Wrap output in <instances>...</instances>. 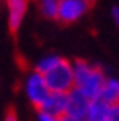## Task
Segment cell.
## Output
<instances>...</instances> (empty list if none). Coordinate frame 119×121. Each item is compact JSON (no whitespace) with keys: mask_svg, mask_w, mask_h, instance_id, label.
<instances>
[{"mask_svg":"<svg viewBox=\"0 0 119 121\" xmlns=\"http://www.w3.org/2000/svg\"><path fill=\"white\" fill-rule=\"evenodd\" d=\"M71 64L75 75V88L79 89L84 96H87L90 100L100 99L102 89L108 78L105 70L86 59L71 60Z\"/></svg>","mask_w":119,"mask_h":121,"instance_id":"1","label":"cell"},{"mask_svg":"<svg viewBox=\"0 0 119 121\" xmlns=\"http://www.w3.org/2000/svg\"><path fill=\"white\" fill-rule=\"evenodd\" d=\"M110 14H111V19H113V22L119 27V6H113L111 8V11H110Z\"/></svg>","mask_w":119,"mask_h":121,"instance_id":"15","label":"cell"},{"mask_svg":"<svg viewBox=\"0 0 119 121\" xmlns=\"http://www.w3.org/2000/svg\"><path fill=\"white\" fill-rule=\"evenodd\" d=\"M3 121H19L18 118V113H16V110L14 108H8L5 113V118H3Z\"/></svg>","mask_w":119,"mask_h":121,"instance_id":"14","label":"cell"},{"mask_svg":"<svg viewBox=\"0 0 119 121\" xmlns=\"http://www.w3.org/2000/svg\"><path fill=\"white\" fill-rule=\"evenodd\" d=\"M59 121H84V120H78V118H73V116H68V115H64L60 116Z\"/></svg>","mask_w":119,"mask_h":121,"instance_id":"16","label":"cell"},{"mask_svg":"<svg viewBox=\"0 0 119 121\" xmlns=\"http://www.w3.org/2000/svg\"><path fill=\"white\" fill-rule=\"evenodd\" d=\"M8 13V29L11 34H16L24 22V18L29 11L30 0H5Z\"/></svg>","mask_w":119,"mask_h":121,"instance_id":"6","label":"cell"},{"mask_svg":"<svg viewBox=\"0 0 119 121\" xmlns=\"http://www.w3.org/2000/svg\"><path fill=\"white\" fill-rule=\"evenodd\" d=\"M45 80L51 92H65V94L70 92L75 88V75H73L71 60L64 57L51 72L45 75Z\"/></svg>","mask_w":119,"mask_h":121,"instance_id":"3","label":"cell"},{"mask_svg":"<svg viewBox=\"0 0 119 121\" xmlns=\"http://www.w3.org/2000/svg\"><path fill=\"white\" fill-rule=\"evenodd\" d=\"M37 121H59V118L51 115V113H48V112L37 110Z\"/></svg>","mask_w":119,"mask_h":121,"instance_id":"13","label":"cell"},{"mask_svg":"<svg viewBox=\"0 0 119 121\" xmlns=\"http://www.w3.org/2000/svg\"><path fill=\"white\" fill-rule=\"evenodd\" d=\"M38 10L43 18L57 19L59 13V0H38Z\"/></svg>","mask_w":119,"mask_h":121,"instance_id":"11","label":"cell"},{"mask_svg":"<svg viewBox=\"0 0 119 121\" xmlns=\"http://www.w3.org/2000/svg\"><path fill=\"white\" fill-rule=\"evenodd\" d=\"M22 92L25 99L29 100V104L35 110L41 108L43 102L51 94V91L46 85L45 75L37 72V70H30L25 73V77L22 80Z\"/></svg>","mask_w":119,"mask_h":121,"instance_id":"2","label":"cell"},{"mask_svg":"<svg viewBox=\"0 0 119 121\" xmlns=\"http://www.w3.org/2000/svg\"><path fill=\"white\" fill-rule=\"evenodd\" d=\"M105 121H119V104H113V105L108 107V113Z\"/></svg>","mask_w":119,"mask_h":121,"instance_id":"12","label":"cell"},{"mask_svg":"<svg viewBox=\"0 0 119 121\" xmlns=\"http://www.w3.org/2000/svg\"><path fill=\"white\" fill-rule=\"evenodd\" d=\"M40 110L48 112L57 118L64 116L67 112V94L65 92H51L46 97V100L43 102Z\"/></svg>","mask_w":119,"mask_h":121,"instance_id":"7","label":"cell"},{"mask_svg":"<svg viewBox=\"0 0 119 121\" xmlns=\"http://www.w3.org/2000/svg\"><path fill=\"white\" fill-rule=\"evenodd\" d=\"M64 59L62 56L59 54H54V53H49V54H45L41 56L40 59L35 62V67H33V70H37V72L43 73V75H46L48 72H51L54 67L59 64L60 60Z\"/></svg>","mask_w":119,"mask_h":121,"instance_id":"10","label":"cell"},{"mask_svg":"<svg viewBox=\"0 0 119 121\" xmlns=\"http://www.w3.org/2000/svg\"><path fill=\"white\" fill-rule=\"evenodd\" d=\"M92 8V0H59L57 21L60 24H73L84 18Z\"/></svg>","mask_w":119,"mask_h":121,"instance_id":"4","label":"cell"},{"mask_svg":"<svg viewBox=\"0 0 119 121\" xmlns=\"http://www.w3.org/2000/svg\"><path fill=\"white\" fill-rule=\"evenodd\" d=\"M90 100L87 96H84L83 92L76 88H73L70 92H67V112L65 115L78 118V120H84L89 110Z\"/></svg>","mask_w":119,"mask_h":121,"instance_id":"5","label":"cell"},{"mask_svg":"<svg viewBox=\"0 0 119 121\" xmlns=\"http://www.w3.org/2000/svg\"><path fill=\"white\" fill-rule=\"evenodd\" d=\"M100 99L103 102L110 104H119V80L114 78V77H108L107 81H105V86L102 89Z\"/></svg>","mask_w":119,"mask_h":121,"instance_id":"8","label":"cell"},{"mask_svg":"<svg viewBox=\"0 0 119 121\" xmlns=\"http://www.w3.org/2000/svg\"><path fill=\"white\" fill-rule=\"evenodd\" d=\"M108 107H110V104L103 102L102 99L92 100L84 121H105L107 120V113H108Z\"/></svg>","mask_w":119,"mask_h":121,"instance_id":"9","label":"cell"}]
</instances>
